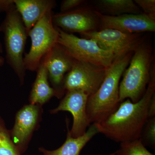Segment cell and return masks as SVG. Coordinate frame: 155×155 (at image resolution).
Segmentation results:
<instances>
[{
  "label": "cell",
  "mask_w": 155,
  "mask_h": 155,
  "mask_svg": "<svg viewBox=\"0 0 155 155\" xmlns=\"http://www.w3.org/2000/svg\"><path fill=\"white\" fill-rule=\"evenodd\" d=\"M155 93V66L153 63L149 83L141 99L133 103L127 99L120 103L116 110L107 119L93 124L98 133L120 143L141 138L149 119L150 101Z\"/></svg>",
  "instance_id": "1"
},
{
  "label": "cell",
  "mask_w": 155,
  "mask_h": 155,
  "mask_svg": "<svg viewBox=\"0 0 155 155\" xmlns=\"http://www.w3.org/2000/svg\"><path fill=\"white\" fill-rule=\"evenodd\" d=\"M133 52L117 56L107 69L105 77L99 88L90 96L87 104V114L93 124L107 119L119 107V87L123 73L129 65Z\"/></svg>",
  "instance_id": "2"
},
{
  "label": "cell",
  "mask_w": 155,
  "mask_h": 155,
  "mask_svg": "<svg viewBox=\"0 0 155 155\" xmlns=\"http://www.w3.org/2000/svg\"><path fill=\"white\" fill-rule=\"evenodd\" d=\"M153 62L151 47L145 40L133 52L129 67L122 75L119 87L120 103L126 99L133 103L141 99L149 83Z\"/></svg>",
  "instance_id": "3"
},
{
  "label": "cell",
  "mask_w": 155,
  "mask_h": 155,
  "mask_svg": "<svg viewBox=\"0 0 155 155\" xmlns=\"http://www.w3.org/2000/svg\"><path fill=\"white\" fill-rule=\"evenodd\" d=\"M0 27L4 34L7 63L18 77L20 85H23L26 71L23 55L28 31L14 4L6 11Z\"/></svg>",
  "instance_id": "4"
},
{
  "label": "cell",
  "mask_w": 155,
  "mask_h": 155,
  "mask_svg": "<svg viewBox=\"0 0 155 155\" xmlns=\"http://www.w3.org/2000/svg\"><path fill=\"white\" fill-rule=\"evenodd\" d=\"M52 10L48 11L28 33L31 40L30 49L24 54L26 70L36 71L42 59L58 43L59 32L52 21Z\"/></svg>",
  "instance_id": "5"
},
{
  "label": "cell",
  "mask_w": 155,
  "mask_h": 155,
  "mask_svg": "<svg viewBox=\"0 0 155 155\" xmlns=\"http://www.w3.org/2000/svg\"><path fill=\"white\" fill-rule=\"evenodd\" d=\"M58 43L78 61L109 68L116 58L113 53L103 50L94 40L80 38L58 28Z\"/></svg>",
  "instance_id": "6"
},
{
  "label": "cell",
  "mask_w": 155,
  "mask_h": 155,
  "mask_svg": "<svg viewBox=\"0 0 155 155\" xmlns=\"http://www.w3.org/2000/svg\"><path fill=\"white\" fill-rule=\"evenodd\" d=\"M108 68L75 60L64 78L65 91H82L89 97L94 94L102 83Z\"/></svg>",
  "instance_id": "7"
},
{
  "label": "cell",
  "mask_w": 155,
  "mask_h": 155,
  "mask_svg": "<svg viewBox=\"0 0 155 155\" xmlns=\"http://www.w3.org/2000/svg\"><path fill=\"white\" fill-rule=\"evenodd\" d=\"M82 38L92 39L103 50L116 56L133 52L145 40L143 34H129L106 28L80 34Z\"/></svg>",
  "instance_id": "8"
},
{
  "label": "cell",
  "mask_w": 155,
  "mask_h": 155,
  "mask_svg": "<svg viewBox=\"0 0 155 155\" xmlns=\"http://www.w3.org/2000/svg\"><path fill=\"white\" fill-rule=\"evenodd\" d=\"M43 113L42 107L25 105L16 114L13 128L10 130L11 138L21 155L25 152L34 132L39 127Z\"/></svg>",
  "instance_id": "9"
},
{
  "label": "cell",
  "mask_w": 155,
  "mask_h": 155,
  "mask_svg": "<svg viewBox=\"0 0 155 155\" xmlns=\"http://www.w3.org/2000/svg\"><path fill=\"white\" fill-rule=\"evenodd\" d=\"M54 25L65 32L81 34L99 29L100 20L94 8L81 6L65 12L53 14Z\"/></svg>",
  "instance_id": "10"
},
{
  "label": "cell",
  "mask_w": 155,
  "mask_h": 155,
  "mask_svg": "<svg viewBox=\"0 0 155 155\" xmlns=\"http://www.w3.org/2000/svg\"><path fill=\"white\" fill-rule=\"evenodd\" d=\"M59 105L50 111L51 114H58L60 111H68L72 114L73 124L70 130L73 137H78L86 132L91 125L87 114V104L89 96L80 90L67 91Z\"/></svg>",
  "instance_id": "11"
},
{
  "label": "cell",
  "mask_w": 155,
  "mask_h": 155,
  "mask_svg": "<svg viewBox=\"0 0 155 155\" xmlns=\"http://www.w3.org/2000/svg\"><path fill=\"white\" fill-rule=\"evenodd\" d=\"M44 58L51 86L56 92V97L62 99L66 93L64 78L72 69L75 60L58 43Z\"/></svg>",
  "instance_id": "12"
},
{
  "label": "cell",
  "mask_w": 155,
  "mask_h": 155,
  "mask_svg": "<svg viewBox=\"0 0 155 155\" xmlns=\"http://www.w3.org/2000/svg\"><path fill=\"white\" fill-rule=\"evenodd\" d=\"M96 13L99 18V30L110 28L129 34L155 31V21L143 14L110 16L104 15L96 11Z\"/></svg>",
  "instance_id": "13"
},
{
  "label": "cell",
  "mask_w": 155,
  "mask_h": 155,
  "mask_svg": "<svg viewBox=\"0 0 155 155\" xmlns=\"http://www.w3.org/2000/svg\"><path fill=\"white\" fill-rule=\"evenodd\" d=\"M14 2L28 33L48 11L57 6L54 0H14Z\"/></svg>",
  "instance_id": "14"
},
{
  "label": "cell",
  "mask_w": 155,
  "mask_h": 155,
  "mask_svg": "<svg viewBox=\"0 0 155 155\" xmlns=\"http://www.w3.org/2000/svg\"><path fill=\"white\" fill-rule=\"evenodd\" d=\"M67 133V139L63 144L55 150H48L42 147L39 148V151L43 155H79L87 143L97 134L98 133L96 127L93 124L90 125L88 130L81 136L72 137L70 134L69 121L66 119Z\"/></svg>",
  "instance_id": "15"
},
{
  "label": "cell",
  "mask_w": 155,
  "mask_h": 155,
  "mask_svg": "<svg viewBox=\"0 0 155 155\" xmlns=\"http://www.w3.org/2000/svg\"><path fill=\"white\" fill-rule=\"evenodd\" d=\"M37 75L29 95V104L42 107L53 97H56V92L49 81L48 75L44 57L37 69Z\"/></svg>",
  "instance_id": "16"
},
{
  "label": "cell",
  "mask_w": 155,
  "mask_h": 155,
  "mask_svg": "<svg viewBox=\"0 0 155 155\" xmlns=\"http://www.w3.org/2000/svg\"><path fill=\"white\" fill-rule=\"evenodd\" d=\"M95 10L104 15L118 16L125 14H143L132 0H99Z\"/></svg>",
  "instance_id": "17"
},
{
  "label": "cell",
  "mask_w": 155,
  "mask_h": 155,
  "mask_svg": "<svg viewBox=\"0 0 155 155\" xmlns=\"http://www.w3.org/2000/svg\"><path fill=\"white\" fill-rule=\"evenodd\" d=\"M0 155H22L14 144L10 130L0 116Z\"/></svg>",
  "instance_id": "18"
},
{
  "label": "cell",
  "mask_w": 155,
  "mask_h": 155,
  "mask_svg": "<svg viewBox=\"0 0 155 155\" xmlns=\"http://www.w3.org/2000/svg\"><path fill=\"white\" fill-rule=\"evenodd\" d=\"M117 155H154L147 149L141 138L121 143Z\"/></svg>",
  "instance_id": "19"
},
{
  "label": "cell",
  "mask_w": 155,
  "mask_h": 155,
  "mask_svg": "<svg viewBox=\"0 0 155 155\" xmlns=\"http://www.w3.org/2000/svg\"><path fill=\"white\" fill-rule=\"evenodd\" d=\"M143 143L155 147V117L149 118L145 125L141 138Z\"/></svg>",
  "instance_id": "20"
},
{
  "label": "cell",
  "mask_w": 155,
  "mask_h": 155,
  "mask_svg": "<svg viewBox=\"0 0 155 155\" xmlns=\"http://www.w3.org/2000/svg\"><path fill=\"white\" fill-rule=\"evenodd\" d=\"M134 2L143 14L155 21V0H135Z\"/></svg>",
  "instance_id": "21"
},
{
  "label": "cell",
  "mask_w": 155,
  "mask_h": 155,
  "mask_svg": "<svg viewBox=\"0 0 155 155\" xmlns=\"http://www.w3.org/2000/svg\"><path fill=\"white\" fill-rule=\"evenodd\" d=\"M85 2L84 0H64L61 6V12L71 11L81 7Z\"/></svg>",
  "instance_id": "22"
},
{
  "label": "cell",
  "mask_w": 155,
  "mask_h": 155,
  "mask_svg": "<svg viewBox=\"0 0 155 155\" xmlns=\"http://www.w3.org/2000/svg\"><path fill=\"white\" fill-rule=\"evenodd\" d=\"M14 4V0H0V13L4 12L6 13Z\"/></svg>",
  "instance_id": "23"
},
{
  "label": "cell",
  "mask_w": 155,
  "mask_h": 155,
  "mask_svg": "<svg viewBox=\"0 0 155 155\" xmlns=\"http://www.w3.org/2000/svg\"><path fill=\"white\" fill-rule=\"evenodd\" d=\"M155 116V94H154L150 101L149 107L148 117L149 118H153Z\"/></svg>",
  "instance_id": "24"
},
{
  "label": "cell",
  "mask_w": 155,
  "mask_h": 155,
  "mask_svg": "<svg viewBox=\"0 0 155 155\" xmlns=\"http://www.w3.org/2000/svg\"><path fill=\"white\" fill-rule=\"evenodd\" d=\"M5 59L2 56L0 55V67H2L5 64Z\"/></svg>",
  "instance_id": "25"
},
{
  "label": "cell",
  "mask_w": 155,
  "mask_h": 155,
  "mask_svg": "<svg viewBox=\"0 0 155 155\" xmlns=\"http://www.w3.org/2000/svg\"><path fill=\"white\" fill-rule=\"evenodd\" d=\"M2 32V30H1V28L0 27V33ZM3 53V48L2 45V43L0 41V54H2Z\"/></svg>",
  "instance_id": "26"
},
{
  "label": "cell",
  "mask_w": 155,
  "mask_h": 155,
  "mask_svg": "<svg viewBox=\"0 0 155 155\" xmlns=\"http://www.w3.org/2000/svg\"><path fill=\"white\" fill-rule=\"evenodd\" d=\"M116 155V153L115 152L114 153H111L110 154H109L108 155Z\"/></svg>",
  "instance_id": "27"
}]
</instances>
